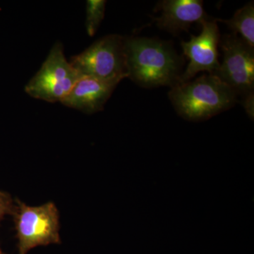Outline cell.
Returning <instances> with one entry per match:
<instances>
[{
  "instance_id": "obj_6",
  "label": "cell",
  "mask_w": 254,
  "mask_h": 254,
  "mask_svg": "<svg viewBox=\"0 0 254 254\" xmlns=\"http://www.w3.org/2000/svg\"><path fill=\"white\" fill-rule=\"evenodd\" d=\"M223 62L213 74L245 98L254 89V50L237 35H227L220 41Z\"/></svg>"
},
{
  "instance_id": "obj_14",
  "label": "cell",
  "mask_w": 254,
  "mask_h": 254,
  "mask_svg": "<svg viewBox=\"0 0 254 254\" xmlns=\"http://www.w3.org/2000/svg\"><path fill=\"white\" fill-rule=\"evenodd\" d=\"M0 254H5L4 252H3L2 250L1 249V247H0Z\"/></svg>"
},
{
  "instance_id": "obj_8",
  "label": "cell",
  "mask_w": 254,
  "mask_h": 254,
  "mask_svg": "<svg viewBox=\"0 0 254 254\" xmlns=\"http://www.w3.org/2000/svg\"><path fill=\"white\" fill-rule=\"evenodd\" d=\"M156 11L161 12L155 18L157 26L172 34L188 31L193 23L207 19L200 0H164L158 3Z\"/></svg>"
},
{
  "instance_id": "obj_3",
  "label": "cell",
  "mask_w": 254,
  "mask_h": 254,
  "mask_svg": "<svg viewBox=\"0 0 254 254\" xmlns=\"http://www.w3.org/2000/svg\"><path fill=\"white\" fill-rule=\"evenodd\" d=\"M69 63L81 77L118 84L128 78L125 37L110 34L100 38Z\"/></svg>"
},
{
  "instance_id": "obj_11",
  "label": "cell",
  "mask_w": 254,
  "mask_h": 254,
  "mask_svg": "<svg viewBox=\"0 0 254 254\" xmlns=\"http://www.w3.org/2000/svg\"><path fill=\"white\" fill-rule=\"evenodd\" d=\"M106 1L88 0L86 6V29L90 37L95 36L105 17Z\"/></svg>"
},
{
  "instance_id": "obj_7",
  "label": "cell",
  "mask_w": 254,
  "mask_h": 254,
  "mask_svg": "<svg viewBox=\"0 0 254 254\" xmlns=\"http://www.w3.org/2000/svg\"><path fill=\"white\" fill-rule=\"evenodd\" d=\"M201 25L202 31L198 36H191L190 41L182 42L184 55L190 63L177 83L190 81L200 71L214 73L220 66L218 48L220 35L216 19H205Z\"/></svg>"
},
{
  "instance_id": "obj_13",
  "label": "cell",
  "mask_w": 254,
  "mask_h": 254,
  "mask_svg": "<svg viewBox=\"0 0 254 254\" xmlns=\"http://www.w3.org/2000/svg\"><path fill=\"white\" fill-rule=\"evenodd\" d=\"M243 105L247 115L254 120V94L253 93L247 95L244 98Z\"/></svg>"
},
{
  "instance_id": "obj_5",
  "label": "cell",
  "mask_w": 254,
  "mask_h": 254,
  "mask_svg": "<svg viewBox=\"0 0 254 254\" xmlns=\"http://www.w3.org/2000/svg\"><path fill=\"white\" fill-rule=\"evenodd\" d=\"M81 78L65 57L63 45L58 42L25 86V92L36 99L61 103Z\"/></svg>"
},
{
  "instance_id": "obj_2",
  "label": "cell",
  "mask_w": 254,
  "mask_h": 254,
  "mask_svg": "<svg viewBox=\"0 0 254 254\" xmlns=\"http://www.w3.org/2000/svg\"><path fill=\"white\" fill-rule=\"evenodd\" d=\"M237 96L230 86L213 73L177 83L169 92L177 113L192 122L208 120L230 109L236 103Z\"/></svg>"
},
{
  "instance_id": "obj_4",
  "label": "cell",
  "mask_w": 254,
  "mask_h": 254,
  "mask_svg": "<svg viewBox=\"0 0 254 254\" xmlns=\"http://www.w3.org/2000/svg\"><path fill=\"white\" fill-rule=\"evenodd\" d=\"M14 217L18 254H27L39 246L61 244L60 215L56 205L48 202L40 206H28L16 199Z\"/></svg>"
},
{
  "instance_id": "obj_12",
  "label": "cell",
  "mask_w": 254,
  "mask_h": 254,
  "mask_svg": "<svg viewBox=\"0 0 254 254\" xmlns=\"http://www.w3.org/2000/svg\"><path fill=\"white\" fill-rule=\"evenodd\" d=\"M16 208V203L11 195L0 190V222L6 215H12Z\"/></svg>"
},
{
  "instance_id": "obj_9",
  "label": "cell",
  "mask_w": 254,
  "mask_h": 254,
  "mask_svg": "<svg viewBox=\"0 0 254 254\" xmlns=\"http://www.w3.org/2000/svg\"><path fill=\"white\" fill-rule=\"evenodd\" d=\"M117 86L116 83L82 77L61 103L88 115L98 113L104 109Z\"/></svg>"
},
{
  "instance_id": "obj_10",
  "label": "cell",
  "mask_w": 254,
  "mask_h": 254,
  "mask_svg": "<svg viewBox=\"0 0 254 254\" xmlns=\"http://www.w3.org/2000/svg\"><path fill=\"white\" fill-rule=\"evenodd\" d=\"M217 21L225 23L235 34L240 35V38L252 48H254V4L250 1L243 7L237 10L230 19H216Z\"/></svg>"
},
{
  "instance_id": "obj_1",
  "label": "cell",
  "mask_w": 254,
  "mask_h": 254,
  "mask_svg": "<svg viewBox=\"0 0 254 254\" xmlns=\"http://www.w3.org/2000/svg\"><path fill=\"white\" fill-rule=\"evenodd\" d=\"M128 78L139 86H175L183 60L171 43L146 37L125 38Z\"/></svg>"
}]
</instances>
